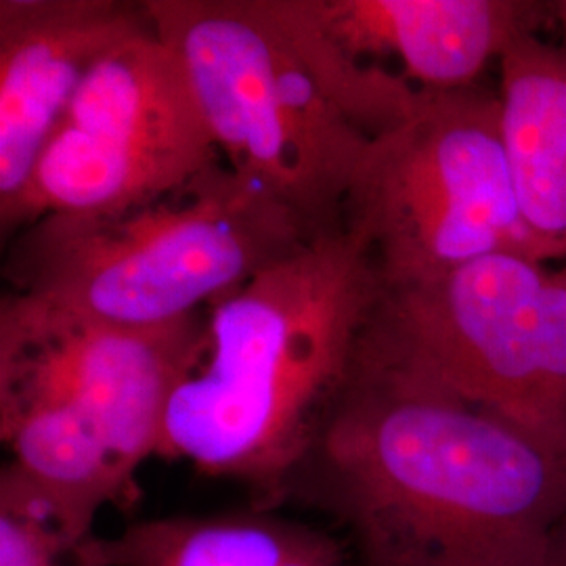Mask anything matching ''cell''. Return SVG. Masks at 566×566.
I'll use <instances>...</instances> for the list:
<instances>
[{"mask_svg": "<svg viewBox=\"0 0 566 566\" xmlns=\"http://www.w3.org/2000/svg\"><path fill=\"white\" fill-rule=\"evenodd\" d=\"M325 34L355 60L395 57L405 81L443 93L479 84L493 60L552 15L528 0H304Z\"/></svg>", "mask_w": 566, "mask_h": 566, "instance_id": "10", "label": "cell"}, {"mask_svg": "<svg viewBox=\"0 0 566 566\" xmlns=\"http://www.w3.org/2000/svg\"><path fill=\"white\" fill-rule=\"evenodd\" d=\"M380 292L364 243L343 227L208 306L202 357L170 399L158 458L282 506Z\"/></svg>", "mask_w": 566, "mask_h": 566, "instance_id": "2", "label": "cell"}, {"mask_svg": "<svg viewBox=\"0 0 566 566\" xmlns=\"http://www.w3.org/2000/svg\"><path fill=\"white\" fill-rule=\"evenodd\" d=\"M105 552L114 566H348L336 537L252 500L224 512L137 521L105 537Z\"/></svg>", "mask_w": 566, "mask_h": 566, "instance_id": "12", "label": "cell"}, {"mask_svg": "<svg viewBox=\"0 0 566 566\" xmlns=\"http://www.w3.org/2000/svg\"><path fill=\"white\" fill-rule=\"evenodd\" d=\"M227 166L311 238L343 229L371 139L324 93L264 0H143Z\"/></svg>", "mask_w": 566, "mask_h": 566, "instance_id": "4", "label": "cell"}, {"mask_svg": "<svg viewBox=\"0 0 566 566\" xmlns=\"http://www.w3.org/2000/svg\"><path fill=\"white\" fill-rule=\"evenodd\" d=\"M285 502L343 525L359 566H549L566 449L355 355Z\"/></svg>", "mask_w": 566, "mask_h": 566, "instance_id": "1", "label": "cell"}, {"mask_svg": "<svg viewBox=\"0 0 566 566\" xmlns=\"http://www.w3.org/2000/svg\"><path fill=\"white\" fill-rule=\"evenodd\" d=\"M343 227L364 243L382 285L495 254L546 263L516 198L500 95L479 84L426 91L411 118L371 139Z\"/></svg>", "mask_w": 566, "mask_h": 566, "instance_id": "6", "label": "cell"}, {"mask_svg": "<svg viewBox=\"0 0 566 566\" xmlns=\"http://www.w3.org/2000/svg\"><path fill=\"white\" fill-rule=\"evenodd\" d=\"M264 4L325 95L369 139L401 126L424 102L426 91L401 74L344 53L308 15L304 0H264Z\"/></svg>", "mask_w": 566, "mask_h": 566, "instance_id": "13", "label": "cell"}, {"mask_svg": "<svg viewBox=\"0 0 566 566\" xmlns=\"http://www.w3.org/2000/svg\"><path fill=\"white\" fill-rule=\"evenodd\" d=\"M181 63L154 21L103 57L46 143L2 242L44 217L116 214L219 163Z\"/></svg>", "mask_w": 566, "mask_h": 566, "instance_id": "8", "label": "cell"}, {"mask_svg": "<svg viewBox=\"0 0 566 566\" xmlns=\"http://www.w3.org/2000/svg\"><path fill=\"white\" fill-rule=\"evenodd\" d=\"M357 355L483 405L566 449V273L495 254L382 285Z\"/></svg>", "mask_w": 566, "mask_h": 566, "instance_id": "7", "label": "cell"}, {"mask_svg": "<svg viewBox=\"0 0 566 566\" xmlns=\"http://www.w3.org/2000/svg\"><path fill=\"white\" fill-rule=\"evenodd\" d=\"M549 566H566V516L560 526L556 528V535L552 542Z\"/></svg>", "mask_w": 566, "mask_h": 566, "instance_id": "15", "label": "cell"}, {"mask_svg": "<svg viewBox=\"0 0 566 566\" xmlns=\"http://www.w3.org/2000/svg\"><path fill=\"white\" fill-rule=\"evenodd\" d=\"M149 23L145 2L0 0V221L95 65Z\"/></svg>", "mask_w": 566, "mask_h": 566, "instance_id": "9", "label": "cell"}, {"mask_svg": "<svg viewBox=\"0 0 566 566\" xmlns=\"http://www.w3.org/2000/svg\"><path fill=\"white\" fill-rule=\"evenodd\" d=\"M0 566H114L105 537L76 533L15 470H0Z\"/></svg>", "mask_w": 566, "mask_h": 566, "instance_id": "14", "label": "cell"}, {"mask_svg": "<svg viewBox=\"0 0 566 566\" xmlns=\"http://www.w3.org/2000/svg\"><path fill=\"white\" fill-rule=\"evenodd\" d=\"M308 240L287 206L219 160L154 202L28 224L2 273L51 311L147 329L202 313Z\"/></svg>", "mask_w": 566, "mask_h": 566, "instance_id": "3", "label": "cell"}, {"mask_svg": "<svg viewBox=\"0 0 566 566\" xmlns=\"http://www.w3.org/2000/svg\"><path fill=\"white\" fill-rule=\"evenodd\" d=\"M206 311L163 327H124L0 301V432L20 446L109 465L135 485L158 458L168 405L200 361Z\"/></svg>", "mask_w": 566, "mask_h": 566, "instance_id": "5", "label": "cell"}, {"mask_svg": "<svg viewBox=\"0 0 566 566\" xmlns=\"http://www.w3.org/2000/svg\"><path fill=\"white\" fill-rule=\"evenodd\" d=\"M552 4V20L556 21L560 32V49L566 53V0L549 2Z\"/></svg>", "mask_w": 566, "mask_h": 566, "instance_id": "16", "label": "cell"}, {"mask_svg": "<svg viewBox=\"0 0 566 566\" xmlns=\"http://www.w3.org/2000/svg\"><path fill=\"white\" fill-rule=\"evenodd\" d=\"M502 130L518 206L544 261L566 259V53L537 34L500 60Z\"/></svg>", "mask_w": 566, "mask_h": 566, "instance_id": "11", "label": "cell"}]
</instances>
